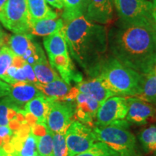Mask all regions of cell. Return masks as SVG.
<instances>
[{
    "label": "cell",
    "mask_w": 156,
    "mask_h": 156,
    "mask_svg": "<svg viewBox=\"0 0 156 156\" xmlns=\"http://www.w3.org/2000/svg\"><path fill=\"white\" fill-rule=\"evenodd\" d=\"M112 56L140 74L151 72L156 62V23L128 24L120 20L108 34Z\"/></svg>",
    "instance_id": "obj_1"
},
{
    "label": "cell",
    "mask_w": 156,
    "mask_h": 156,
    "mask_svg": "<svg viewBox=\"0 0 156 156\" xmlns=\"http://www.w3.org/2000/svg\"><path fill=\"white\" fill-rule=\"evenodd\" d=\"M63 30L72 57L91 77H97L108 48L106 27L81 16L65 23Z\"/></svg>",
    "instance_id": "obj_2"
},
{
    "label": "cell",
    "mask_w": 156,
    "mask_h": 156,
    "mask_svg": "<svg viewBox=\"0 0 156 156\" xmlns=\"http://www.w3.org/2000/svg\"><path fill=\"white\" fill-rule=\"evenodd\" d=\"M101 83L115 95L134 97L141 89L143 75L130 69L114 56L107 57L97 76Z\"/></svg>",
    "instance_id": "obj_3"
},
{
    "label": "cell",
    "mask_w": 156,
    "mask_h": 156,
    "mask_svg": "<svg viewBox=\"0 0 156 156\" xmlns=\"http://www.w3.org/2000/svg\"><path fill=\"white\" fill-rule=\"evenodd\" d=\"M129 126V123L123 119L95 126L93 131L98 142L104 143L118 156H140L136 137Z\"/></svg>",
    "instance_id": "obj_4"
},
{
    "label": "cell",
    "mask_w": 156,
    "mask_h": 156,
    "mask_svg": "<svg viewBox=\"0 0 156 156\" xmlns=\"http://www.w3.org/2000/svg\"><path fill=\"white\" fill-rule=\"evenodd\" d=\"M0 22L15 34H30V17L26 0H7L0 10Z\"/></svg>",
    "instance_id": "obj_5"
},
{
    "label": "cell",
    "mask_w": 156,
    "mask_h": 156,
    "mask_svg": "<svg viewBox=\"0 0 156 156\" xmlns=\"http://www.w3.org/2000/svg\"><path fill=\"white\" fill-rule=\"evenodd\" d=\"M114 7L122 22L128 24L155 23L152 16L153 3L149 0H114Z\"/></svg>",
    "instance_id": "obj_6"
},
{
    "label": "cell",
    "mask_w": 156,
    "mask_h": 156,
    "mask_svg": "<svg viewBox=\"0 0 156 156\" xmlns=\"http://www.w3.org/2000/svg\"><path fill=\"white\" fill-rule=\"evenodd\" d=\"M67 156H75L88 151L97 142L91 127L74 121L65 132Z\"/></svg>",
    "instance_id": "obj_7"
},
{
    "label": "cell",
    "mask_w": 156,
    "mask_h": 156,
    "mask_svg": "<svg viewBox=\"0 0 156 156\" xmlns=\"http://www.w3.org/2000/svg\"><path fill=\"white\" fill-rule=\"evenodd\" d=\"M75 101L52 100L48 111L46 126L52 132L65 133L75 115Z\"/></svg>",
    "instance_id": "obj_8"
},
{
    "label": "cell",
    "mask_w": 156,
    "mask_h": 156,
    "mask_svg": "<svg viewBox=\"0 0 156 156\" xmlns=\"http://www.w3.org/2000/svg\"><path fill=\"white\" fill-rule=\"evenodd\" d=\"M128 106L126 97L114 95L101 104L95 116V126H107L119 120L126 119Z\"/></svg>",
    "instance_id": "obj_9"
},
{
    "label": "cell",
    "mask_w": 156,
    "mask_h": 156,
    "mask_svg": "<svg viewBox=\"0 0 156 156\" xmlns=\"http://www.w3.org/2000/svg\"><path fill=\"white\" fill-rule=\"evenodd\" d=\"M128 112L126 120L130 124L145 125L150 122H156V107L153 104L136 98L126 97Z\"/></svg>",
    "instance_id": "obj_10"
},
{
    "label": "cell",
    "mask_w": 156,
    "mask_h": 156,
    "mask_svg": "<svg viewBox=\"0 0 156 156\" xmlns=\"http://www.w3.org/2000/svg\"><path fill=\"white\" fill-rule=\"evenodd\" d=\"M35 86L41 93L54 101H75L79 91L76 87H70L62 78L47 84L36 83Z\"/></svg>",
    "instance_id": "obj_11"
},
{
    "label": "cell",
    "mask_w": 156,
    "mask_h": 156,
    "mask_svg": "<svg viewBox=\"0 0 156 156\" xmlns=\"http://www.w3.org/2000/svg\"><path fill=\"white\" fill-rule=\"evenodd\" d=\"M75 103L76 104L75 116H77V121L86 124L90 127L94 126L93 120L95 119L101 103L89 95L80 91H78L76 95Z\"/></svg>",
    "instance_id": "obj_12"
},
{
    "label": "cell",
    "mask_w": 156,
    "mask_h": 156,
    "mask_svg": "<svg viewBox=\"0 0 156 156\" xmlns=\"http://www.w3.org/2000/svg\"><path fill=\"white\" fill-rule=\"evenodd\" d=\"M114 0H88L85 18L93 23L106 24L114 17Z\"/></svg>",
    "instance_id": "obj_13"
},
{
    "label": "cell",
    "mask_w": 156,
    "mask_h": 156,
    "mask_svg": "<svg viewBox=\"0 0 156 156\" xmlns=\"http://www.w3.org/2000/svg\"><path fill=\"white\" fill-rule=\"evenodd\" d=\"M10 90L7 96H8L18 112H22L24 110V106L27 103L43 94L32 83L19 82L10 85Z\"/></svg>",
    "instance_id": "obj_14"
},
{
    "label": "cell",
    "mask_w": 156,
    "mask_h": 156,
    "mask_svg": "<svg viewBox=\"0 0 156 156\" xmlns=\"http://www.w3.org/2000/svg\"><path fill=\"white\" fill-rule=\"evenodd\" d=\"M48 58L51 67L57 70L59 75L62 77V79L68 85H71L72 82L79 83L83 81V75L76 69L69 53Z\"/></svg>",
    "instance_id": "obj_15"
},
{
    "label": "cell",
    "mask_w": 156,
    "mask_h": 156,
    "mask_svg": "<svg viewBox=\"0 0 156 156\" xmlns=\"http://www.w3.org/2000/svg\"><path fill=\"white\" fill-rule=\"evenodd\" d=\"M52 100L44 94L38 95L27 103L21 113L24 116L28 114L34 118L36 124H46V119Z\"/></svg>",
    "instance_id": "obj_16"
},
{
    "label": "cell",
    "mask_w": 156,
    "mask_h": 156,
    "mask_svg": "<svg viewBox=\"0 0 156 156\" xmlns=\"http://www.w3.org/2000/svg\"><path fill=\"white\" fill-rule=\"evenodd\" d=\"M76 87L80 92L89 95L101 104L107 100L108 98L115 95L114 93L104 87L101 80L98 77H91L90 79L85 81H81L80 83H77Z\"/></svg>",
    "instance_id": "obj_17"
},
{
    "label": "cell",
    "mask_w": 156,
    "mask_h": 156,
    "mask_svg": "<svg viewBox=\"0 0 156 156\" xmlns=\"http://www.w3.org/2000/svg\"><path fill=\"white\" fill-rule=\"evenodd\" d=\"M64 23L61 18L31 20L30 34L38 36H48L61 30Z\"/></svg>",
    "instance_id": "obj_18"
},
{
    "label": "cell",
    "mask_w": 156,
    "mask_h": 156,
    "mask_svg": "<svg viewBox=\"0 0 156 156\" xmlns=\"http://www.w3.org/2000/svg\"><path fill=\"white\" fill-rule=\"evenodd\" d=\"M44 46L47 52L48 58L69 53L67 44L62 29L44 38Z\"/></svg>",
    "instance_id": "obj_19"
},
{
    "label": "cell",
    "mask_w": 156,
    "mask_h": 156,
    "mask_svg": "<svg viewBox=\"0 0 156 156\" xmlns=\"http://www.w3.org/2000/svg\"><path fill=\"white\" fill-rule=\"evenodd\" d=\"M31 20L56 19L58 14L48 7L46 0H26Z\"/></svg>",
    "instance_id": "obj_20"
},
{
    "label": "cell",
    "mask_w": 156,
    "mask_h": 156,
    "mask_svg": "<svg viewBox=\"0 0 156 156\" xmlns=\"http://www.w3.org/2000/svg\"><path fill=\"white\" fill-rule=\"evenodd\" d=\"M64 11L62 20L64 24L85 15L88 0H62Z\"/></svg>",
    "instance_id": "obj_21"
},
{
    "label": "cell",
    "mask_w": 156,
    "mask_h": 156,
    "mask_svg": "<svg viewBox=\"0 0 156 156\" xmlns=\"http://www.w3.org/2000/svg\"><path fill=\"white\" fill-rule=\"evenodd\" d=\"M32 67L38 83L47 84L60 78L55 69L50 65L46 56L41 58Z\"/></svg>",
    "instance_id": "obj_22"
},
{
    "label": "cell",
    "mask_w": 156,
    "mask_h": 156,
    "mask_svg": "<svg viewBox=\"0 0 156 156\" xmlns=\"http://www.w3.org/2000/svg\"><path fill=\"white\" fill-rule=\"evenodd\" d=\"M142 75L141 89L134 97L151 104H156V75L153 73Z\"/></svg>",
    "instance_id": "obj_23"
},
{
    "label": "cell",
    "mask_w": 156,
    "mask_h": 156,
    "mask_svg": "<svg viewBox=\"0 0 156 156\" xmlns=\"http://www.w3.org/2000/svg\"><path fill=\"white\" fill-rule=\"evenodd\" d=\"M34 42L31 34H17L9 37L8 46L15 55L23 56Z\"/></svg>",
    "instance_id": "obj_24"
},
{
    "label": "cell",
    "mask_w": 156,
    "mask_h": 156,
    "mask_svg": "<svg viewBox=\"0 0 156 156\" xmlns=\"http://www.w3.org/2000/svg\"><path fill=\"white\" fill-rule=\"evenodd\" d=\"M138 139L146 154L156 156V124L142 129L138 135Z\"/></svg>",
    "instance_id": "obj_25"
},
{
    "label": "cell",
    "mask_w": 156,
    "mask_h": 156,
    "mask_svg": "<svg viewBox=\"0 0 156 156\" xmlns=\"http://www.w3.org/2000/svg\"><path fill=\"white\" fill-rule=\"evenodd\" d=\"M37 145H38V136L34 134L31 131L23 139L21 143L20 148L17 153H12L17 156H34L38 155L37 151Z\"/></svg>",
    "instance_id": "obj_26"
},
{
    "label": "cell",
    "mask_w": 156,
    "mask_h": 156,
    "mask_svg": "<svg viewBox=\"0 0 156 156\" xmlns=\"http://www.w3.org/2000/svg\"><path fill=\"white\" fill-rule=\"evenodd\" d=\"M37 151L41 156H54L53 132L48 127L44 134L38 136Z\"/></svg>",
    "instance_id": "obj_27"
},
{
    "label": "cell",
    "mask_w": 156,
    "mask_h": 156,
    "mask_svg": "<svg viewBox=\"0 0 156 156\" xmlns=\"http://www.w3.org/2000/svg\"><path fill=\"white\" fill-rule=\"evenodd\" d=\"M15 54L8 46H4L0 51V79L5 80L6 73L12 64Z\"/></svg>",
    "instance_id": "obj_28"
},
{
    "label": "cell",
    "mask_w": 156,
    "mask_h": 156,
    "mask_svg": "<svg viewBox=\"0 0 156 156\" xmlns=\"http://www.w3.org/2000/svg\"><path fill=\"white\" fill-rule=\"evenodd\" d=\"M75 156H118L106 145L101 142H95L88 151Z\"/></svg>",
    "instance_id": "obj_29"
},
{
    "label": "cell",
    "mask_w": 156,
    "mask_h": 156,
    "mask_svg": "<svg viewBox=\"0 0 156 156\" xmlns=\"http://www.w3.org/2000/svg\"><path fill=\"white\" fill-rule=\"evenodd\" d=\"M54 156H67V147L65 133L53 132Z\"/></svg>",
    "instance_id": "obj_30"
},
{
    "label": "cell",
    "mask_w": 156,
    "mask_h": 156,
    "mask_svg": "<svg viewBox=\"0 0 156 156\" xmlns=\"http://www.w3.org/2000/svg\"><path fill=\"white\" fill-rule=\"evenodd\" d=\"M12 106V102L8 96L3 97L0 101V126H8V112Z\"/></svg>",
    "instance_id": "obj_31"
},
{
    "label": "cell",
    "mask_w": 156,
    "mask_h": 156,
    "mask_svg": "<svg viewBox=\"0 0 156 156\" xmlns=\"http://www.w3.org/2000/svg\"><path fill=\"white\" fill-rule=\"evenodd\" d=\"M13 134L14 132L9 128V126H0V138L4 140L5 145L9 143Z\"/></svg>",
    "instance_id": "obj_32"
},
{
    "label": "cell",
    "mask_w": 156,
    "mask_h": 156,
    "mask_svg": "<svg viewBox=\"0 0 156 156\" xmlns=\"http://www.w3.org/2000/svg\"><path fill=\"white\" fill-rule=\"evenodd\" d=\"M23 69H24L25 71L28 83L34 84V85L36 83H38V80H37L36 75H35L34 69H33V67L30 65V64H29L25 62L24 65H23Z\"/></svg>",
    "instance_id": "obj_33"
},
{
    "label": "cell",
    "mask_w": 156,
    "mask_h": 156,
    "mask_svg": "<svg viewBox=\"0 0 156 156\" xmlns=\"http://www.w3.org/2000/svg\"><path fill=\"white\" fill-rule=\"evenodd\" d=\"M19 82H23V83H28L26 75H25L24 69L23 67L18 68L15 73L14 77H13V84H15Z\"/></svg>",
    "instance_id": "obj_34"
},
{
    "label": "cell",
    "mask_w": 156,
    "mask_h": 156,
    "mask_svg": "<svg viewBox=\"0 0 156 156\" xmlns=\"http://www.w3.org/2000/svg\"><path fill=\"white\" fill-rule=\"evenodd\" d=\"M10 85L0 80V98L7 96L10 90Z\"/></svg>",
    "instance_id": "obj_35"
},
{
    "label": "cell",
    "mask_w": 156,
    "mask_h": 156,
    "mask_svg": "<svg viewBox=\"0 0 156 156\" xmlns=\"http://www.w3.org/2000/svg\"><path fill=\"white\" fill-rule=\"evenodd\" d=\"M10 36L8 34L5 32V30L2 28L1 25H0V44L4 46H7L9 42V39Z\"/></svg>",
    "instance_id": "obj_36"
},
{
    "label": "cell",
    "mask_w": 156,
    "mask_h": 156,
    "mask_svg": "<svg viewBox=\"0 0 156 156\" xmlns=\"http://www.w3.org/2000/svg\"><path fill=\"white\" fill-rule=\"evenodd\" d=\"M46 1L50 5H51L52 7H55L56 9H63V2H62V0H46Z\"/></svg>",
    "instance_id": "obj_37"
},
{
    "label": "cell",
    "mask_w": 156,
    "mask_h": 156,
    "mask_svg": "<svg viewBox=\"0 0 156 156\" xmlns=\"http://www.w3.org/2000/svg\"><path fill=\"white\" fill-rule=\"evenodd\" d=\"M153 3V9H152V16L156 23V0H153L152 2Z\"/></svg>",
    "instance_id": "obj_38"
},
{
    "label": "cell",
    "mask_w": 156,
    "mask_h": 156,
    "mask_svg": "<svg viewBox=\"0 0 156 156\" xmlns=\"http://www.w3.org/2000/svg\"><path fill=\"white\" fill-rule=\"evenodd\" d=\"M7 153L2 147H0V156H7Z\"/></svg>",
    "instance_id": "obj_39"
},
{
    "label": "cell",
    "mask_w": 156,
    "mask_h": 156,
    "mask_svg": "<svg viewBox=\"0 0 156 156\" xmlns=\"http://www.w3.org/2000/svg\"><path fill=\"white\" fill-rule=\"evenodd\" d=\"M6 2H7V0H0V10L2 9V7H4V5H5Z\"/></svg>",
    "instance_id": "obj_40"
},
{
    "label": "cell",
    "mask_w": 156,
    "mask_h": 156,
    "mask_svg": "<svg viewBox=\"0 0 156 156\" xmlns=\"http://www.w3.org/2000/svg\"><path fill=\"white\" fill-rule=\"evenodd\" d=\"M151 73H153L155 74V75H156V62L155 64H154V65H153V68H152V70H151Z\"/></svg>",
    "instance_id": "obj_41"
},
{
    "label": "cell",
    "mask_w": 156,
    "mask_h": 156,
    "mask_svg": "<svg viewBox=\"0 0 156 156\" xmlns=\"http://www.w3.org/2000/svg\"><path fill=\"white\" fill-rule=\"evenodd\" d=\"M2 48V45H1V44H0V51H1Z\"/></svg>",
    "instance_id": "obj_42"
},
{
    "label": "cell",
    "mask_w": 156,
    "mask_h": 156,
    "mask_svg": "<svg viewBox=\"0 0 156 156\" xmlns=\"http://www.w3.org/2000/svg\"><path fill=\"white\" fill-rule=\"evenodd\" d=\"M34 156H41V155H39L38 154V155H34Z\"/></svg>",
    "instance_id": "obj_43"
},
{
    "label": "cell",
    "mask_w": 156,
    "mask_h": 156,
    "mask_svg": "<svg viewBox=\"0 0 156 156\" xmlns=\"http://www.w3.org/2000/svg\"><path fill=\"white\" fill-rule=\"evenodd\" d=\"M149 1H151V2H153V0H149Z\"/></svg>",
    "instance_id": "obj_44"
}]
</instances>
